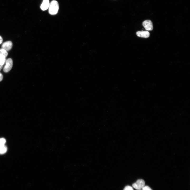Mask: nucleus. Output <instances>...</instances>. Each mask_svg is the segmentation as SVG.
Listing matches in <instances>:
<instances>
[{
  "instance_id": "39448f33",
  "label": "nucleus",
  "mask_w": 190,
  "mask_h": 190,
  "mask_svg": "<svg viewBox=\"0 0 190 190\" xmlns=\"http://www.w3.org/2000/svg\"><path fill=\"white\" fill-rule=\"evenodd\" d=\"M12 43L10 41H8L4 42L1 46L2 48L6 51L10 50L12 46Z\"/></svg>"
},
{
  "instance_id": "0eeeda50",
  "label": "nucleus",
  "mask_w": 190,
  "mask_h": 190,
  "mask_svg": "<svg viewBox=\"0 0 190 190\" xmlns=\"http://www.w3.org/2000/svg\"><path fill=\"white\" fill-rule=\"evenodd\" d=\"M49 0H43L40 6L42 10L45 11L49 8Z\"/></svg>"
},
{
  "instance_id": "6e6552de",
  "label": "nucleus",
  "mask_w": 190,
  "mask_h": 190,
  "mask_svg": "<svg viewBox=\"0 0 190 190\" xmlns=\"http://www.w3.org/2000/svg\"><path fill=\"white\" fill-rule=\"evenodd\" d=\"M7 150V148L5 145H0V154H3L6 153Z\"/></svg>"
},
{
  "instance_id": "423d86ee",
  "label": "nucleus",
  "mask_w": 190,
  "mask_h": 190,
  "mask_svg": "<svg viewBox=\"0 0 190 190\" xmlns=\"http://www.w3.org/2000/svg\"><path fill=\"white\" fill-rule=\"evenodd\" d=\"M137 36L141 37L146 38L148 37L150 35L149 32L147 31H139L136 32Z\"/></svg>"
},
{
  "instance_id": "2eb2a0df",
  "label": "nucleus",
  "mask_w": 190,
  "mask_h": 190,
  "mask_svg": "<svg viewBox=\"0 0 190 190\" xmlns=\"http://www.w3.org/2000/svg\"><path fill=\"white\" fill-rule=\"evenodd\" d=\"M3 41V39L2 37L0 36V44H1Z\"/></svg>"
},
{
  "instance_id": "f3484780",
  "label": "nucleus",
  "mask_w": 190,
  "mask_h": 190,
  "mask_svg": "<svg viewBox=\"0 0 190 190\" xmlns=\"http://www.w3.org/2000/svg\"><path fill=\"white\" fill-rule=\"evenodd\" d=\"M142 190H142H141V189H139V190Z\"/></svg>"
},
{
  "instance_id": "1a4fd4ad",
  "label": "nucleus",
  "mask_w": 190,
  "mask_h": 190,
  "mask_svg": "<svg viewBox=\"0 0 190 190\" xmlns=\"http://www.w3.org/2000/svg\"><path fill=\"white\" fill-rule=\"evenodd\" d=\"M8 55L7 51L3 49H0V56H4L6 57Z\"/></svg>"
},
{
  "instance_id": "f257e3e1",
  "label": "nucleus",
  "mask_w": 190,
  "mask_h": 190,
  "mask_svg": "<svg viewBox=\"0 0 190 190\" xmlns=\"http://www.w3.org/2000/svg\"><path fill=\"white\" fill-rule=\"evenodd\" d=\"M49 8V12L50 14H56L58 13L59 9L58 2L55 0L52 1L50 3Z\"/></svg>"
},
{
  "instance_id": "20e7f679",
  "label": "nucleus",
  "mask_w": 190,
  "mask_h": 190,
  "mask_svg": "<svg viewBox=\"0 0 190 190\" xmlns=\"http://www.w3.org/2000/svg\"><path fill=\"white\" fill-rule=\"evenodd\" d=\"M142 24L146 30L151 31L153 30V23L151 20H145L143 22Z\"/></svg>"
},
{
  "instance_id": "9d476101",
  "label": "nucleus",
  "mask_w": 190,
  "mask_h": 190,
  "mask_svg": "<svg viewBox=\"0 0 190 190\" xmlns=\"http://www.w3.org/2000/svg\"><path fill=\"white\" fill-rule=\"evenodd\" d=\"M6 60V57L4 56H0V65L3 66L5 63Z\"/></svg>"
},
{
  "instance_id": "ddd939ff",
  "label": "nucleus",
  "mask_w": 190,
  "mask_h": 190,
  "mask_svg": "<svg viewBox=\"0 0 190 190\" xmlns=\"http://www.w3.org/2000/svg\"><path fill=\"white\" fill-rule=\"evenodd\" d=\"M142 189V190H152L148 186H145Z\"/></svg>"
},
{
  "instance_id": "f03ea898",
  "label": "nucleus",
  "mask_w": 190,
  "mask_h": 190,
  "mask_svg": "<svg viewBox=\"0 0 190 190\" xmlns=\"http://www.w3.org/2000/svg\"><path fill=\"white\" fill-rule=\"evenodd\" d=\"M13 63V60L12 59L9 58L6 60L5 63V64L3 69L4 72L7 73L9 72L12 68Z\"/></svg>"
},
{
  "instance_id": "dca6fc26",
  "label": "nucleus",
  "mask_w": 190,
  "mask_h": 190,
  "mask_svg": "<svg viewBox=\"0 0 190 190\" xmlns=\"http://www.w3.org/2000/svg\"><path fill=\"white\" fill-rule=\"evenodd\" d=\"M3 65H0V71L2 69V68H3Z\"/></svg>"
},
{
  "instance_id": "f8f14e48",
  "label": "nucleus",
  "mask_w": 190,
  "mask_h": 190,
  "mask_svg": "<svg viewBox=\"0 0 190 190\" xmlns=\"http://www.w3.org/2000/svg\"><path fill=\"white\" fill-rule=\"evenodd\" d=\"M123 190H134V189L131 187L127 186L124 188Z\"/></svg>"
},
{
  "instance_id": "9b49d317",
  "label": "nucleus",
  "mask_w": 190,
  "mask_h": 190,
  "mask_svg": "<svg viewBox=\"0 0 190 190\" xmlns=\"http://www.w3.org/2000/svg\"><path fill=\"white\" fill-rule=\"evenodd\" d=\"M6 142V140L4 138H0V145H5Z\"/></svg>"
},
{
  "instance_id": "7ed1b4c3",
  "label": "nucleus",
  "mask_w": 190,
  "mask_h": 190,
  "mask_svg": "<svg viewBox=\"0 0 190 190\" xmlns=\"http://www.w3.org/2000/svg\"><path fill=\"white\" fill-rule=\"evenodd\" d=\"M145 182L143 180L139 179L134 183L132 186L135 189L139 190L142 189L145 186Z\"/></svg>"
},
{
  "instance_id": "4468645a",
  "label": "nucleus",
  "mask_w": 190,
  "mask_h": 190,
  "mask_svg": "<svg viewBox=\"0 0 190 190\" xmlns=\"http://www.w3.org/2000/svg\"><path fill=\"white\" fill-rule=\"evenodd\" d=\"M3 76L2 74L0 72V82L3 79Z\"/></svg>"
}]
</instances>
